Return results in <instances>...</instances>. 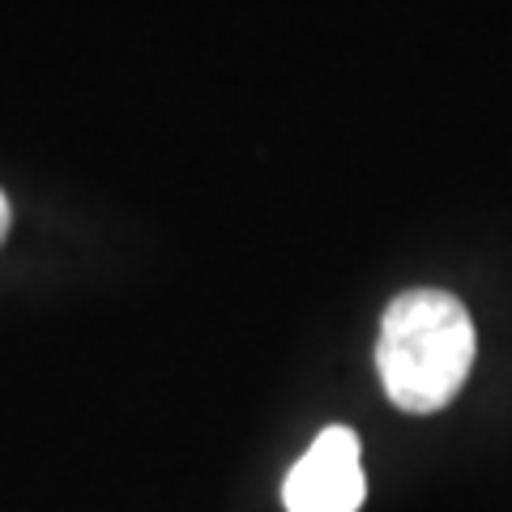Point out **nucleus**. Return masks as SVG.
Returning a JSON list of instances; mask_svg holds the SVG:
<instances>
[{
	"mask_svg": "<svg viewBox=\"0 0 512 512\" xmlns=\"http://www.w3.org/2000/svg\"><path fill=\"white\" fill-rule=\"evenodd\" d=\"M474 320L448 291H406L380 320L376 372L406 414H436L461 393L474 367Z\"/></svg>",
	"mask_w": 512,
	"mask_h": 512,
	"instance_id": "nucleus-1",
	"label": "nucleus"
},
{
	"mask_svg": "<svg viewBox=\"0 0 512 512\" xmlns=\"http://www.w3.org/2000/svg\"><path fill=\"white\" fill-rule=\"evenodd\" d=\"M363 495V448L350 427L320 431L282 483L286 512H359Z\"/></svg>",
	"mask_w": 512,
	"mask_h": 512,
	"instance_id": "nucleus-2",
	"label": "nucleus"
},
{
	"mask_svg": "<svg viewBox=\"0 0 512 512\" xmlns=\"http://www.w3.org/2000/svg\"><path fill=\"white\" fill-rule=\"evenodd\" d=\"M9 235V201H5V192H0V239Z\"/></svg>",
	"mask_w": 512,
	"mask_h": 512,
	"instance_id": "nucleus-3",
	"label": "nucleus"
}]
</instances>
